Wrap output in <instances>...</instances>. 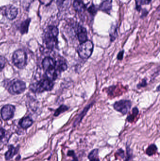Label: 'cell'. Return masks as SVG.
Segmentation results:
<instances>
[{
  "instance_id": "obj_15",
  "label": "cell",
  "mask_w": 160,
  "mask_h": 161,
  "mask_svg": "<svg viewBox=\"0 0 160 161\" xmlns=\"http://www.w3.org/2000/svg\"><path fill=\"white\" fill-rule=\"evenodd\" d=\"M33 124V120L29 117L23 118L19 122L20 125L23 129H27L30 127Z\"/></svg>"
},
{
  "instance_id": "obj_19",
  "label": "cell",
  "mask_w": 160,
  "mask_h": 161,
  "mask_svg": "<svg viewBox=\"0 0 160 161\" xmlns=\"http://www.w3.org/2000/svg\"><path fill=\"white\" fill-rule=\"evenodd\" d=\"M157 151V147L156 145L151 144L150 145L147 149L146 153L147 155L148 156H152L154 155V154H156V152Z\"/></svg>"
},
{
  "instance_id": "obj_13",
  "label": "cell",
  "mask_w": 160,
  "mask_h": 161,
  "mask_svg": "<svg viewBox=\"0 0 160 161\" xmlns=\"http://www.w3.org/2000/svg\"><path fill=\"white\" fill-rule=\"evenodd\" d=\"M18 151V148L14 147L13 145H10L8 147V149L5 155V157L6 160H8L12 158Z\"/></svg>"
},
{
  "instance_id": "obj_28",
  "label": "cell",
  "mask_w": 160,
  "mask_h": 161,
  "mask_svg": "<svg viewBox=\"0 0 160 161\" xmlns=\"http://www.w3.org/2000/svg\"><path fill=\"white\" fill-rule=\"evenodd\" d=\"M6 63V61L5 58L2 56H0V72L4 68Z\"/></svg>"
},
{
  "instance_id": "obj_4",
  "label": "cell",
  "mask_w": 160,
  "mask_h": 161,
  "mask_svg": "<svg viewBox=\"0 0 160 161\" xmlns=\"http://www.w3.org/2000/svg\"><path fill=\"white\" fill-rule=\"evenodd\" d=\"M0 9L1 13L10 20L14 19L18 15V8L12 5L4 6L1 8Z\"/></svg>"
},
{
  "instance_id": "obj_25",
  "label": "cell",
  "mask_w": 160,
  "mask_h": 161,
  "mask_svg": "<svg viewBox=\"0 0 160 161\" xmlns=\"http://www.w3.org/2000/svg\"><path fill=\"white\" fill-rule=\"evenodd\" d=\"M126 158L125 161H129L132 158V151L131 149L128 146H127L126 147Z\"/></svg>"
},
{
  "instance_id": "obj_16",
  "label": "cell",
  "mask_w": 160,
  "mask_h": 161,
  "mask_svg": "<svg viewBox=\"0 0 160 161\" xmlns=\"http://www.w3.org/2000/svg\"><path fill=\"white\" fill-rule=\"evenodd\" d=\"M30 21H31V19L29 18V19H26V20L23 21L21 24L19 30L22 34H25L27 33Z\"/></svg>"
},
{
  "instance_id": "obj_23",
  "label": "cell",
  "mask_w": 160,
  "mask_h": 161,
  "mask_svg": "<svg viewBox=\"0 0 160 161\" xmlns=\"http://www.w3.org/2000/svg\"><path fill=\"white\" fill-rule=\"evenodd\" d=\"M99 8H98L97 7L95 6V5L92 4L91 5H90V6L88 7V8H87L88 9V11L92 15H93V16H95L97 12L98 9Z\"/></svg>"
},
{
  "instance_id": "obj_18",
  "label": "cell",
  "mask_w": 160,
  "mask_h": 161,
  "mask_svg": "<svg viewBox=\"0 0 160 161\" xmlns=\"http://www.w3.org/2000/svg\"><path fill=\"white\" fill-rule=\"evenodd\" d=\"M90 108V105L89 106H87L86 108H85V109L79 115V116L77 117L76 120H75V122H74V124H73V126L74 127L76 126L77 125H79V123H80L81 121L82 120L84 116L85 115V114L87 112L88 110L89 109V108Z\"/></svg>"
},
{
  "instance_id": "obj_24",
  "label": "cell",
  "mask_w": 160,
  "mask_h": 161,
  "mask_svg": "<svg viewBox=\"0 0 160 161\" xmlns=\"http://www.w3.org/2000/svg\"><path fill=\"white\" fill-rule=\"evenodd\" d=\"M98 152L99 150L98 149H93L89 153V155L88 156V158L89 160L95 158L97 157Z\"/></svg>"
},
{
  "instance_id": "obj_2",
  "label": "cell",
  "mask_w": 160,
  "mask_h": 161,
  "mask_svg": "<svg viewBox=\"0 0 160 161\" xmlns=\"http://www.w3.org/2000/svg\"><path fill=\"white\" fill-rule=\"evenodd\" d=\"M94 50V44L90 40H87L81 43L78 47L79 56L83 59H88L92 55Z\"/></svg>"
},
{
  "instance_id": "obj_10",
  "label": "cell",
  "mask_w": 160,
  "mask_h": 161,
  "mask_svg": "<svg viewBox=\"0 0 160 161\" xmlns=\"http://www.w3.org/2000/svg\"><path fill=\"white\" fill-rule=\"evenodd\" d=\"M42 64L43 69L46 71L55 68L56 61L51 58L46 57L43 59Z\"/></svg>"
},
{
  "instance_id": "obj_26",
  "label": "cell",
  "mask_w": 160,
  "mask_h": 161,
  "mask_svg": "<svg viewBox=\"0 0 160 161\" xmlns=\"http://www.w3.org/2000/svg\"><path fill=\"white\" fill-rule=\"evenodd\" d=\"M117 35V32H116V29L115 26H114L113 28L112 27L111 28V32H110V36L111 37V40L112 41L114 40L115 39Z\"/></svg>"
},
{
  "instance_id": "obj_8",
  "label": "cell",
  "mask_w": 160,
  "mask_h": 161,
  "mask_svg": "<svg viewBox=\"0 0 160 161\" xmlns=\"http://www.w3.org/2000/svg\"><path fill=\"white\" fill-rule=\"evenodd\" d=\"M26 85L23 81L22 80H17L12 84L11 87V91L14 93L19 94L22 93L25 91Z\"/></svg>"
},
{
  "instance_id": "obj_11",
  "label": "cell",
  "mask_w": 160,
  "mask_h": 161,
  "mask_svg": "<svg viewBox=\"0 0 160 161\" xmlns=\"http://www.w3.org/2000/svg\"><path fill=\"white\" fill-rule=\"evenodd\" d=\"M111 8L112 0H105L101 3L99 7V9L107 13L110 11Z\"/></svg>"
},
{
  "instance_id": "obj_7",
  "label": "cell",
  "mask_w": 160,
  "mask_h": 161,
  "mask_svg": "<svg viewBox=\"0 0 160 161\" xmlns=\"http://www.w3.org/2000/svg\"><path fill=\"white\" fill-rule=\"evenodd\" d=\"M54 83L52 81L49 79H43L38 83L36 86V91L39 92H42L44 91H50L53 88Z\"/></svg>"
},
{
  "instance_id": "obj_17",
  "label": "cell",
  "mask_w": 160,
  "mask_h": 161,
  "mask_svg": "<svg viewBox=\"0 0 160 161\" xmlns=\"http://www.w3.org/2000/svg\"><path fill=\"white\" fill-rule=\"evenodd\" d=\"M68 67L66 63L62 60L57 61L56 62L55 64V69L57 71V72H64L67 69Z\"/></svg>"
},
{
  "instance_id": "obj_27",
  "label": "cell",
  "mask_w": 160,
  "mask_h": 161,
  "mask_svg": "<svg viewBox=\"0 0 160 161\" xmlns=\"http://www.w3.org/2000/svg\"><path fill=\"white\" fill-rule=\"evenodd\" d=\"M67 156L68 157H72L73 159L72 161H79L78 158L73 150H69L67 152Z\"/></svg>"
},
{
  "instance_id": "obj_32",
  "label": "cell",
  "mask_w": 160,
  "mask_h": 161,
  "mask_svg": "<svg viewBox=\"0 0 160 161\" xmlns=\"http://www.w3.org/2000/svg\"><path fill=\"white\" fill-rule=\"evenodd\" d=\"M124 51H121L118 54V56H117V58L119 60H121L123 58V55H124Z\"/></svg>"
},
{
  "instance_id": "obj_3",
  "label": "cell",
  "mask_w": 160,
  "mask_h": 161,
  "mask_svg": "<svg viewBox=\"0 0 160 161\" xmlns=\"http://www.w3.org/2000/svg\"><path fill=\"white\" fill-rule=\"evenodd\" d=\"M13 64L20 69H23L26 66L27 63V55L22 50H18L15 52L12 57Z\"/></svg>"
},
{
  "instance_id": "obj_34",
  "label": "cell",
  "mask_w": 160,
  "mask_h": 161,
  "mask_svg": "<svg viewBox=\"0 0 160 161\" xmlns=\"http://www.w3.org/2000/svg\"><path fill=\"white\" fill-rule=\"evenodd\" d=\"M147 10H144L143 11V13L142 14V18H143V17H145V16H147V13H146V12H147Z\"/></svg>"
},
{
  "instance_id": "obj_31",
  "label": "cell",
  "mask_w": 160,
  "mask_h": 161,
  "mask_svg": "<svg viewBox=\"0 0 160 161\" xmlns=\"http://www.w3.org/2000/svg\"><path fill=\"white\" fill-rule=\"evenodd\" d=\"M5 134V131L2 128H0V140L4 138Z\"/></svg>"
},
{
  "instance_id": "obj_33",
  "label": "cell",
  "mask_w": 160,
  "mask_h": 161,
  "mask_svg": "<svg viewBox=\"0 0 160 161\" xmlns=\"http://www.w3.org/2000/svg\"><path fill=\"white\" fill-rule=\"evenodd\" d=\"M147 82L146 81V80H143V81H142V83L140 84V85H139V86H141V87H144V86H145Z\"/></svg>"
},
{
  "instance_id": "obj_14",
  "label": "cell",
  "mask_w": 160,
  "mask_h": 161,
  "mask_svg": "<svg viewBox=\"0 0 160 161\" xmlns=\"http://www.w3.org/2000/svg\"><path fill=\"white\" fill-rule=\"evenodd\" d=\"M46 75L47 76V79H49L51 81H53L56 80L57 78V71L54 69H50L47 70L46 71Z\"/></svg>"
},
{
  "instance_id": "obj_12",
  "label": "cell",
  "mask_w": 160,
  "mask_h": 161,
  "mask_svg": "<svg viewBox=\"0 0 160 161\" xmlns=\"http://www.w3.org/2000/svg\"><path fill=\"white\" fill-rule=\"evenodd\" d=\"M73 7L77 12H81L84 11L85 6L82 0H74Z\"/></svg>"
},
{
  "instance_id": "obj_20",
  "label": "cell",
  "mask_w": 160,
  "mask_h": 161,
  "mask_svg": "<svg viewBox=\"0 0 160 161\" xmlns=\"http://www.w3.org/2000/svg\"><path fill=\"white\" fill-rule=\"evenodd\" d=\"M139 114V110L137 108H134L132 109V114L129 115L127 117V121L129 122H132L134 120V118Z\"/></svg>"
},
{
  "instance_id": "obj_5",
  "label": "cell",
  "mask_w": 160,
  "mask_h": 161,
  "mask_svg": "<svg viewBox=\"0 0 160 161\" xmlns=\"http://www.w3.org/2000/svg\"><path fill=\"white\" fill-rule=\"evenodd\" d=\"M131 102L129 100H121L115 102L114 104V108L116 110L126 114L128 112L131 108Z\"/></svg>"
},
{
  "instance_id": "obj_35",
  "label": "cell",
  "mask_w": 160,
  "mask_h": 161,
  "mask_svg": "<svg viewBox=\"0 0 160 161\" xmlns=\"http://www.w3.org/2000/svg\"><path fill=\"white\" fill-rule=\"evenodd\" d=\"M90 161H100L99 158H95L92 159L90 160Z\"/></svg>"
},
{
  "instance_id": "obj_6",
  "label": "cell",
  "mask_w": 160,
  "mask_h": 161,
  "mask_svg": "<svg viewBox=\"0 0 160 161\" xmlns=\"http://www.w3.org/2000/svg\"><path fill=\"white\" fill-rule=\"evenodd\" d=\"M15 111V108L13 105H5L1 109V117L3 120L5 121L9 120L13 118Z\"/></svg>"
},
{
  "instance_id": "obj_22",
  "label": "cell",
  "mask_w": 160,
  "mask_h": 161,
  "mask_svg": "<svg viewBox=\"0 0 160 161\" xmlns=\"http://www.w3.org/2000/svg\"><path fill=\"white\" fill-rule=\"evenodd\" d=\"M70 0H57V4L58 7L65 8L69 4Z\"/></svg>"
},
{
  "instance_id": "obj_29",
  "label": "cell",
  "mask_w": 160,
  "mask_h": 161,
  "mask_svg": "<svg viewBox=\"0 0 160 161\" xmlns=\"http://www.w3.org/2000/svg\"><path fill=\"white\" fill-rule=\"evenodd\" d=\"M116 154H117L121 158H125V152H124V150L121 149V148L117 150V152H116Z\"/></svg>"
},
{
  "instance_id": "obj_21",
  "label": "cell",
  "mask_w": 160,
  "mask_h": 161,
  "mask_svg": "<svg viewBox=\"0 0 160 161\" xmlns=\"http://www.w3.org/2000/svg\"><path fill=\"white\" fill-rule=\"evenodd\" d=\"M69 108L67 106H65V105H62L56 110V111L54 113V115L56 116H58L62 113H64V112L67 110Z\"/></svg>"
},
{
  "instance_id": "obj_1",
  "label": "cell",
  "mask_w": 160,
  "mask_h": 161,
  "mask_svg": "<svg viewBox=\"0 0 160 161\" xmlns=\"http://www.w3.org/2000/svg\"><path fill=\"white\" fill-rule=\"evenodd\" d=\"M59 34L58 28L54 25L47 27L45 34V42L49 49H54L56 47L58 43L57 36Z\"/></svg>"
},
{
  "instance_id": "obj_30",
  "label": "cell",
  "mask_w": 160,
  "mask_h": 161,
  "mask_svg": "<svg viewBox=\"0 0 160 161\" xmlns=\"http://www.w3.org/2000/svg\"><path fill=\"white\" fill-rule=\"evenodd\" d=\"M151 1L152 0H139V2H140L139 5L149 4L151 3Z\"/></svg>"
},
{
  "instance_id": "obj_9",
  "label": "cell",
  "mask_w": 160,
  "mask_h": 161,
  "mask_svg": "<svg viewBox=\"0 0 160 161\" xmlns=\"http://www.w3.org/2000/svg\"><path fill=\"white\" fill-rule=\"evenodd\" d=\"M75 30L78 40L81 43L87 41V31L85 28L81 25H78L76 26Z\"/></svg>"
}]
</instances>
